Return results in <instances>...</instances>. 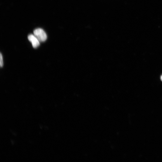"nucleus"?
Here are the masks:
<instances>
[{
    "mask_svg": "<svg viewBox=\"0 0 162 162\" xmlns=\"http://www.w3.org/2000/svg\"><path fill=\"white\" fill-rule=\"evenodd\" d=\"M3 65V56L1 53L0 55V66L1 67H2Z\"/></svg>",
    "mask_w": 162,
    "mask_h": 162,
    "instance_id": "3",
    "label": "nucleus"
},
{
    "mask_svg": "<svg viewBox=\"0 0 162 162\" xmlns=\"http://www.w3.org/2000/svg\"><path fill=\"white\" fill-rule=\"evenodd\" d=\"M34 34L37 37L40 42L45 41L46 39L47 36L45 31L42 29L38 28L34 31Z\"/></svg>",
    "mask_w": 162,
    "mask_h": 162,
    "instance_id": "1",
    "label": "nucleus"
},
{
    "mask_svg": "<svg viewBox=\"0 0 162 162\" xmlns=\"http://www.w3.org/2000/svg\"><path fill=\"white\" fill-rule=\"evenodd\" d=\"M28 40L32 43V46L34 48H36L39 46L40 42L34 34H29L28 35Z\"/></svg>",
    "mask_w": 162,
    "mask_h": 162,
    "instance_id": "2",
    "label": "nucleus"
},
{
    "mask_svg": "<svg viewBox=\"0 0 162 162\" xmlns=\"http://www.w3.org/2000/svg\"><path fill=\"white\" fill-rule=\"evenodd\" d=\"M160 79H161V80L162 81V75L161 76Z\"/></svg>",
    "mask_w": 162,
    "mask_h": 162,
    "instance_id": "4",
    "label": "nucleus"
}]
</instances>
